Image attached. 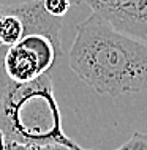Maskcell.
Returning a JSON list of instances; mask_svg holds the SVG:
<instances>
[{"label":"cell","mask_w":147,"mask_h":150,"mask_svg":"<svg viewBox=\"0 0 147 150\" xmlns=\"http://www.w3.org/2000/svg\"><path fill=\"white\" fill-rule=\"evenodd\" d=\"M68 63L100 95L116 98L147 87V44L116 30L95 13L77 25Z\"/></svg>","instance_id":"1"},{"label":"cell","mask_w":147,"mask_h":150,"mask_svg":"<svg viewBox=\"0 0 147 150\" xmlns=\"http://www.w3.org/2000/svg\"><path fill=\"white\" fill-rule=\"evenodd\" d=\"M0 131L6 141L26 145H62L70 150L85 149L65 133L49 73L30 82H14L0 60ZM112 150H147V133L136 131Z\"/></svg>","instance_id":"2"},{"label":"cell","mask_w":147,"mask_h":150,"mask_svg":"<svg viewBox=\"0 0 147 150\" xmlns=\"http://www.w3.org/2000/svg\"><path fill=\"white\" fill-rule=\"evenodd\" d=\"M60 55L62 36L46 32H24L16 43L0 49L2 67L14 82H30L49 73Z\"/></svg>","instance_id":"3"},{"label":"cell","mask_w":147,"mask_h":150,"mask_svg":"<svg viewBox=\"0 0 147 150\" xmlns=\"http://www.w3.org/2000/svg\"><path fill=\"white\" fill-rule=\"evenodd\" d=\"M116 30L147 44V0H81Z\"/></svg>","instance_id":"4"},{"label":"cell","mask_w":147,"mask_h":150,"mask_svg":"<svg viewBox=\"0 0 147 150\" xmlns=\"http://www.w3.org/2000/svg\"><path fill=\"white\" fill-rule=\"evenodd\" d=\"M24 33V25L19 18L16 5H5L3 6V18L0 25V41L3 46H10L16 43Z\"/></svg>","instance_id":"5"},{"label":"cell","mask_w":147,"mask_h":150,"mask_svg":"<svg viewBox=\"0 0 147 150\" xmlns=\"http://www.w3.org/2000/svg\"><path fill=\"white\" fill-rule=\"evenodd\" d=\"M70 0H43V6L46 13L55 16V18H62L67 14V11L70 10Z\"/></svg>","instance_id":"6"},{"label":"cell","mask_w":147,"mask_h":150,"mask_svg":"<svg viewBox=\"0 0 147 150\" xmlns=\"http://www.w3.org/2000/svg\"><path fill=\"white\" fill-rule=\"evenodd\" d=\"M6 150H70L62 145H26L6 141Z\"/></svg>","instance_id":"7"},{"label":"cell","mask_w":147,"mask_h":150,"mask_svg":"<svg viewBox=\"0 0 147 150\" xmlns=\"http://www.w3.org/2000/svg\"><path fill=\"white\" fill-rule=\"evenodd\" d=\"M0 150H6V139L2 131H0Z\"/></svg>","instance_id":"8"},{"label":"cell","mask_w":147,"mask_h":150,"mask_svg":"<svg viewBox=\"0 0 147 150\" xmlns=\"http://www.w3.org/2000/svg\"><path fill=\"white\" fill-rule=\"evenodd\" d=\"M3 6L5 5H0V25H2V18H3ZM3 47V44H2V41H0V49Z\"/></svg>","instance_id":"9"}]
</instances>
